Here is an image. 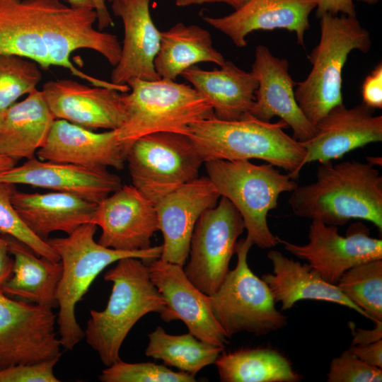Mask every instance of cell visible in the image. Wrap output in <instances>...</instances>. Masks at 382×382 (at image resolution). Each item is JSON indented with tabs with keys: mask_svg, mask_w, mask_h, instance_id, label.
<instances>
[{
	"mask_svg": "<svg viewBox=\"0 0 382 382\" xmlns=\"http://www.w3.org/2000/svg\"><path fill=\"white\" fill-rule=\"evenodd\" d=\"M13 207L30 230L46 241L50 233H71L80 226L94 221L97 203L62 192L27 193L16 190Z\"/></svg>",
	"mask_w": 382,
	"mask_h": 382,
	"instance_id": "cb8c5ba5",
	"label": "cell"
},
{
	"mask_svg": "<svg viewBox=\"0 0 382 382\" xmlns=\"http://www.w3.org/2000/svg\"><path fill=\"white\" fill-rule=\"evenodd\" d=\"M42 79L39 65L14 54H0V124L6 110L23 95L35 91Z\"/></svg>",
	"mask_w": 382,
	"mask_h": 382,
	"instance_id": "d6a6232c",
	"label": "cell"
},
{
	"mask_svg": "<svg viewBox=\"0 0 382 382\" xmlns=\"http://www.w3.org/2000/svg\"><path fill=\"white\" fill-rule=\"evenodd\" d=\"M41 91L12 105L0 124V154L30 159L44 145L54 121Z\"/></svg>",
	"mask_w": 382,
	"mask_h": 382,
	"instance_id": "4316f807",
	"label": "cell"
},
{
	"mask_svg": "<svg viewBox=\"0 0 382 382\" xmlns=\"http://www.w3.org/2000/svg\"><path fill=\"white\" fill-rule=\"evenodd\" d=\"M52 308L16 301L0 291V369L60 359Z\"/></svg>",
	"mask_w": 382,
	"mask_h": 382,
	"instance_id": "8fae6325",
	"label": "cell"
},
{
	"mask_svg": "<svg viewBox=\"0 0 382 382\" xmlns=\"http://www.w3.org/2000/svg\"><path fill=\"white\" fill-rule=\"evenodd\" d=\"M93 224L102 230L99 244L123 251L151 248L159 231L155 204L132 185H122L99 202Z\"/></svg>",
	"mask_w": 382,
	"mask_h": 382,
	"instance_id": "4fadbf2b",
	"label": "cell"
},
{
	"mask_svg": "<svg viewBox=\"0 0 382 382\" xmlns=\"http://www.w3.org/2000/svg\"><path fill=\"white\" fill-rule=\"evenodd\" d=\"M367 163L373 166H381V158L380 157H366Z\"/></svg>",
	"mask_w": 382,
	"mask_h": 382,
	"instance_id": "7dc6e473",
	"label": "cell"
},
{
	"mask_svg": "<svg viewBox=\"0 0 382 382\" xmlns=\"http://www.w3.org/2000/svg\"><path fill=\"white\" fill-rule=\"evenodd\" d=\"M349 349L365 364L382 369V340L365 345H351Z\"/></svg>",
	"mask_w": 382,
	"mask_h": 382,
	"instance_id": "f35d334b",
	"label": "cell"
},
{
	"mask_svg": "<svg viewBox=\"0 0 382 382\" xmlns=\"http://www.w3.org/2000/svg\"><path fill=\"white\" fill-rule=\"evenodd\" d=\"M177 6L180 7L188 6L195 4L224 3L232 7H235L233 0H174Z\"/></svg>",
	"mask_w": 382,
	"mask_h": 382,
	"instance_id": "ee69618b",
	"label": "cell"
},
{
	"mask_svg": "<svg viewBox=\"0 0 382 382\" xmlns=\"http://www.w3.org/2000/svg\"><path fill=\"white\" fill-rule=\"evenodd\" d=\"M337 286L374 322L382 320V260L354 266L340 278Z\"/></svg>",
	"mask_w": 382,
	"mask_h": 382,
	"instance_id": "1f68e13d",
	"label": "cell"
},
{
	"mask_svg": "<svg viewBox=\"0 0 382 382\" xmlns=\"http://www.w3.org/2000/svg\"><path fill=\"white\" fill-rule=\"evenodd\" d=\"M267 258L272 265V273L262 276L276 303L282 310H288L301 300L327 301L346 306L369 318L357 306L349 300L336 284L326 282L308 263L288 258L281 252L271 250Z\"/></svg>",
	"mask_w": 382,
	"mask_h": 382,
	"instance_id": "d4e9b609",
	"label": "cell"
},
{
	"mask_svg": "<svg viewBox=\"0 0 382 382\" xmlns=\"http://www.w3.org/2000/svg\"><path fill=\"white\" fill-rule=\"evenodd\" d=\"M362 103L372 109L382 108V64L379 62L364 80Z\"/></svg>",
	"mask_w": 382,
	"mask_h": 382,
	"instance_id": "74e56055",
	"label": "cell"
},
{
	"mask_svg": "<svg viewBox=\"0 0 382 382\" xmlns=\"http://www.w3.org/2000/svg\"><path fill=\"white\" fill-rule=\"evenodd\" d=\"M59 0H0V54H14L52 66L45 30Z\"/></svg>",
	"mask_w": 382,
	"mask_h": 382,
	"instance_id": "603a6c76",
	"label": "cell"
},
{
	"mask_svg": "<svg viewBox=\"0 0 382 382\" xmlns=\"http://www.w3.org/2000/svg\"><path fill=\"white\" fill-rule=\"evenodd\" d=\"M116 262L104 274V280L112 283L107 306L103 311L91 310L84 330L86 342L105 366L121 359V346L140 318L154 312L163 320L167 311L146 262L133 257Z\"/></svg>",
	"mask_w": 382,
	"mask_h": 382,
	"instance_id": "3957f363",
	"label": "cell"
},
{
	"mask_svg": "<svg viewBox=\"0 0 382 382\" xmlns=\"http://www.w3.org/2000/svg\"><path fill=\"white\" fill-rule=\"evenodd\" d=\"M0 183L66 192L97 204L122 185L120 178L107 168H89L37 157L1 172Z\"/></svg>",
	"mask_w": 382,
	"mask_h": 382,
	"instance_id": "d6986e66",
	"label": "cell"
},
{
	"mask_svg": "<svg viewBox=\"0 0 382 382\" xmlns=\"http://www.w3.org/2000/svg\"><path fill=\"white\" fill-rule=\"evenodd\" d=\"M6 238L0 235V289L11 277L13 259L11 257Z\"/></svg>",
	"mask_w": 382,
	"mask_h": 382,
	"instance_id": "b9f144b4",
	"label": "cell"
},
{
	"mask_svg": "<svg viewBox=\"0 0 382 382\" xmlns=\"http://www.w3.org/2000/svg\"><path fill=\"white\" fill-rule=\"evenodd\" d=\"M132 183L154 204L198 178L204 163L190 137L155 132L135 140L125 156Z\"/></svg>",
	"mask_w": 382,
	"mask_h": 382,
	"instance_id": "9c48e42d",
	"label": "cell"
},
{
	"mask_svg": "<svg viewBox=\"0 0 382 382\" xmlns=\"http://www.w3.org/2000/svg\"><path fill=\"white\" fill-rule=\"evenodd\" d=\"M361 103L347 108L343 103L332 108L315 125V133L302 142L306 150L303 166L342 158L366 144L382 141V116Z\"/></svg>",
	"mask_w": 382,
	"mask_h": 382,
	"instance_id": "ac0fdd59",
	"label": "cell"
},
{
	"mask_svg": "<svg viewBox=\"0 0 382 382\" xmlns=\"http://www.w3.org/2000/svg\"><path fill=\"white\" fill-rule=\"evenodd\" d=\"M226 59L212 45L209 32L198 25L178 23L161 32L159 51L154 60L161 79L175 81L185 70L199 62L221 66Z\"/></svg>",
	"mask_w": 382,
	"mask_h": 382,
	"instance_id": "f1b7e54d",
	"label": "cell"
},
{
	"mask_svg": "<svg viewBox=\"0 0 382 382\" xmlns=\"http://www.w3.org/2000/svg\"><path fill=\"white\" fill-rule=\"evenodd\" d=\"M2 235L13 257V267L11 277L0 291L36 304L57 307V291L63 270L62 262L40 256L22 241Z\"/></svg>",
	"mask_w": 382,
	"mask_h": 382,
	"instance_id": "83f0119b",
	"label": "cell"
},
{
	"mask_svg": "<svg viewBox=\"0 0 382 382\" xmlns=\"http://www.w3.org/2000/svg\"><path fill=\"white\" fill-rule=\"evenodd\" d=\"M97 225L88 223L66 237L46 240L59 255L63 267L57 291V324L62 347L66 350H72L84 337V330L76 318L75 308L96 277L122 258L137 257L148 263L161 255L162 245L139 251L106 248L94 240Z\"/></svg>",
	"mask_w": 382,
	"mask_h": 382,
	"instance_id": "277c9868",
	"label": "cell"
},
{
	"mask_svg": "<svg viewBox=\"0 0 382 382\" xmlns=\"http://www.w3.org/2000/svg\"><path fill=\"white\" fill-rule=\"evenodd\" d=\"M207 177L221 197L238 209L247 231L246 239L262 249L278 244L267 217L278 204L280 195L292 192L298 184L270 163L256 165L249 160H214L204 163Z\"/></svg>",
	"mask_w": 382,
	"mask_h": 382,
	"instance_id": "52a82bcc",
	"label": "cell"
},
{
	"mask_svg": "<svg viewBox=\"0 0 382 382\" xmlns=\"http://www.w3.org/2000/svg\"><path fill=\"white\" fill-rule=\"evenodd\" d=\"M54 119L89 129L116 130L125 122L122 93L71 79L49 81L41 91Z\"/></svg>",
	"mask_w": 382,
	"mask_h": 382,
	"instance_id": "e0dca14e",
	"label": "cell"
},
{
	"mask_svg": "<svg viewBox=\"0 0 382 382\" xmlns=\"http://www.w3.org/2000/svg\"><path fill=\"white\" fill-rule=\"evenodd\" d=\"M67 1L71 6L74 7L93 8L91 0H67Z\"/></svg>",
	"mask_w": 382,
	"mask_h": 382,
	"instance_id": "bcb514c9",
	"label": "cell"
},
{
	"mask_svg": "<svg viewBox=\"0 0 382 382\" xmlns=\"http://www.w3.org/2000/svg\"><path fill=\"white\" fill-rule=\"evenodd\" d=\"M382 370L360 360L349 349L330 362L328 382H381Z\"/></svg>",
	"mask_w": 382,
	"mask_h": 382,
	"instance_id": "d590c367",
	"label": "cell"
},
{
	"mask_svg": "<svg viewBox=\"0 0 382 382\" xmlns=\"http://www.w3.org/2000/svg\"><path fill=\"white\" fill-rule=\"evenodd\" d=\"M252 246L246 238L237 242L236 267L209 296L212 312L228 338L241 332L265 335L287 324L286 316L276 308L268 286L248 264Z\"/></svg>",
	"mask_w": 382,
	"mask_h": 382,
	"instance_id": "ba28073f",
	"label": "cell"
},
{
	"mask_svg": "<svg viewBox=\"0 0 382 382\" xmlns=\"http://www.w3.org/2000/svg\"><path fill=\"white\" fill-rule=\"evenodd\" d=\"M248 1V0H233L235 4L234 9L239 8L240 6L245 4Z\"/></svg>",
	"mask_w": 382,
	"mask_h": 382,
	"instance_id": "c3c4849f",
	"label": "cell"
},
{
	"mask_svg": "<svg viewBox=\"0 0 382 382\" xmlns=\"http://www.w3.org/2000/svg\"><path fill=\"white\" fill-rule=\"evenodd\" d=\"M316 16L320 18L325 13L357 16L353 0H314Z\"/></svg>",
	"mask_w": 382,
	"mask_h": 382,
	"instance_id": "ab89813d",
	"label": "cell"
},
{
	"mask_svg": "<svg viewBox=\"0 0 382 382\" xmlns=\"http://www.w3.org/2000/svg\"><path fill=\"white\" fill-rule=\"evenodd\" d=\"M150 0H116L112 2L115 16L124 26L121 54L111 73V83L125 86L132 79L156 80L159 78L154 60L161 45V31L153 22Z\"/></svg>",
	"mask_w": 382,
	"mask_h": 382,
	"instance_id": "44dd1931",
	"label": "cell"
},
{
	"mask_svg": "<svg viewBox=\"0 0 382 382\" xmlns=\"http://www.w3.org/2000/svg\"><path fill=\"white\" fill-rule=\"evenodd\" d=\"M315 8L314 0H248L228 15L204 16L203 20L238 47L246 46L249 33L277 28L295 33L297 43L303 47L309 16Z\"/></svg>",
	"mask_w": 382,
	"mask_h": 382,
	"instance_id": "ffe728a7",
	"label": "cell"
},
{
	"mask_svg": "<svg viewBox=\"0 0 382 382\" xmlns=\"http://www.w3.org/2000/svg\"><path fill=\"white\" fill-rule=\"evenodd\" d=\"M320 27L319 42L309 56L311 70L294 90L300 109L314 126L343 103L342 73L349 53L356 50L366 53L371 46L369 33L357 16L325 13Z\"/></svg>",
	"mask_w": 382,
	"mask_h": 382,
	"instance_id": "5b68a950",
	"label": "cell"
},
{
	"mask_svg": "<svg viewBox=\"0 0 382 382\" xmlns=\"http://www.w3.org/2000/svg\"><path fill=\"white\" fill-rule=\"evenodd\" d=\"M287 127L282 120L264 122L250 113L237 120L214 115L192 124L188 137L204 163L259 159L283 168L296 180L306 150L302 142L284 131Z\"/></svg>",
	"mask_w": 382,
	"mask_h": 382,
	"instance_id": "7a4b0ae2",
	"label": "cell"
},
{
	"mask_svg": "<svg viewBox=\"0 0 382 382\" xmlns=\"http://www.w3.org/2000/svg\"><path fill=\"white\" fill-rule=\"evenodd\" d=\"M17 162L11 157L0 154V173L16 166Z\"/></svg>",
	"mask_w": 382,
	"mask_h": 382,
	"instance_id": "f6af8a7d",
	"label": "cell"
},
{
	"mask_svg": "<svg viewBox=\"0 0 382 382\" xmlns=\"http://www.w3.org/2000/svg\"><path fill=\"white\" fill-rule=\"evenodd\" d=\"M221 382H299L289 360L270 347L243 348L221 353L215 361Z\"/></svg>",
	"mask_w": 382,
	"mask_h": 382,
	"instance_id": "f546056e",
	"label": "cell"
},
{
	"mask_svg": "<svg viewBox=\"0 0 382 382\" xmlns=\"http://www.w3.org/2000/svg\"><path fill=\"white\" fill-rule=\"evenodd\" d=\"M105 1H109L110 3H112V2H113L114 1H116V0H105Z\"/></svg>",
	"mask_w": 382,
	"mask_h": 382,
	"instance_id": "f907efd6",
	"label": "cell"
},
{
	"mask_svg": "<svg viewBox=\"0 0 382 382\" xmlns=\"http://www.w3.org/2000/svg\"><path fill=\"white\" fill-rule=\"evenodd\" d=\"M145 354L162 360L165 365L195 376L203 368L214 364L224 347L202 341L190 332L168 334L161 326L148 335Z\"/></svg>",
	"mask_w": 382,
	"mask_h": 382,
	"instance_id": "4dcf8cb0",
	"label": "cell"
},
{
	"mask_svg": "<svg viewBox=\"0 0 382 382\" xmlns=\"http://www.w3.org/2000/svg\"><path fill=\"white\" fill-rule=\"evenodd\" d=\"M126 151L115 130L97 133L64 120H54L36 156L42 161L71 163L89 168L122 170Z\"/></svg>",
	"mask_w": 382,
	"mask_h": 382,
	"instance_id": "7402d4cb",
	"label": "cell"
},
{
	"mask_svg": "<svg viewBox=\"0 0 382 382\" xmlns=\"http://www.w3.org/2000/svg\"><path fill=\"white\" fill-rule=\"evenodd\" d=\"M278 244L296 257L306 260L328 283L336 284L349 269L375 260H382V240L372 238L361 222L350 226L343 236L336 226L312 220L308 242L297 245L277 236Z\"/></svg>",
	"mask_w": 382,
	"mask_h": 382,
	"instance_id": "7c38bea8",
	"label": "cell"
},
{
	"mask_svg": "<svg viewBox=\"0 0 382 382\" xmlns=\"http://www.w3.org/2000/svg\"><path fill=\"white\" fill-rule=\"evenodd\" d=\"M93 8L97 15L98 28L99 30L112 25V19L108 10L105 0H91Z\"/></svg>",
	"mask_w": 382,
	"mask_h": 382,
	"instance_id": "7bdbcfd3",
	"label": "cell"
},
{
	"mask_svg": "<svg viewBox=\"0 0 382 382\" xmlns=\"http://www.w3.org/2000/svg\"><path fill=\"white\" fill-rule=\"evenodd\" d=\"M212 107L214 116L237 120L249 113L257 82L251 72L226 60L219 69L203 70L193 66L181 74Z\"/></svg>",
	"mask_w": 382,
	"mask_h": 382,
	"instance_id": "484cf974",
	"label": "cell"
},
{
	"mask_svg": "<svg viewBox=\"0 0 382 382\" xmlns=\"http://www.w3.org/2000/svg\"><path fill=\"white\" fill-rule=\"evenodd\" d=\"M146 264L152 283L166 303L163 320H180L197 339L225 348L228 338L212 312L209 296L190 282L183 267L161 258Z\"/></svg>",
	"mask_w": 382,
	"mask_h": 382,
	"instance_id": "5bb4252c",
	"label": "cell"
},
{
	"mask_svg": "<svg viewBox=\"0 0 382 382\" xmlns=\"http://www.w3.org/2000/svg\"><path fill=\"white\" fill-rule=\"evenodd\" d=\"M221 195L207 176L180 186L155 204L163 243L160 258L184 267L195 225Z\"/></svg>",
	"mask_w": 382,
	"mask_h": 382,
	"instance_id": "2e32d148",
	"label": "cell"
},
{
	"mask_svg": "<svg viewBox=\"0 0 382 382\" xmlns=\"http://www.w3.org/2000/svg\"><path fill=\"white\" fill-rule=\"evenodd\" d=\"M16 190V185L0 183V233L22 241L40 256L60 261L57 252L30 230L13 207L11 198Z\"/></svg>",
	"mask_w": 382,
	"mask_h": 382,
	"instance_id": "836d02e7",
	"label": "cell"
},
{
	"mask_svg": "<svg viewBox=\"0 0 382 382\" xmlns=\"http://www.w3.org/2000/svg\"><path fill=\"white\" fill-rule=\"evenodd\" d=\"M289 67L286 59L275 57L265 45L256 47L250 72L257 82V88L249 113L264 122L279 117L292 129V137L303 142L313 137L316 128L296 100V83L293 81Z\"/></svg>",
	"mask_w": 382,
	"mask_h": 382,
	"instance_id": "9a60e30c",
	"label": "cell"
},
{
	"mask_svg": "<svg viewBox=\"0 0 382 382\" xmlns=\"http://www.w3.org/2000/svg\"><path fill=\"white\" fill-rule=\"evenodd\" d=\"M358 1L364 2V3L367 4H375L379 0H358Z\"/></svg>",
	"mask_w": 382,
	"mask_h": 382,
	"instance_id": "681fc988",
	"label": "cell"
},
{
	"mask_svg": "<svg viewBox=\"0 0 382 382\" xmlns=\"http://www.w3.org/2000/svg\"><path fill=\"white\" fill-rule=\"evenodd\" d=\"M127 85L130 92L122 93L127 118L115 130L126 153L144 135L167 132L188 136L192 124L214 115L192 86L167 79H132Z\"/></svg>",
	"mask_w": 382,
	"mask_h": 382,
	"instance_id": "8992f818",
	"label": "cell"
},
{
	"mask_svg": "<svg viewBox=\"0 0 382 382\" xmlns=\"http://www.w3.org/2000/svg\"><path fill=\"white\" fill-rule=\"evenodd\" d=\"M288 203L300 217L336 226L362 219L382 231V176L367 162L320 163L316 180L298 185Z\"/></svg>",
	"mask_w": 382,
	"mask_h": 382,
	"instance_id": "6da1fadb",
	"label": "cell"
},
{
	"mask_svg": "<svg viewBox=\"0 0 382 382\" xmlns=\"http://www.w3.org/2000/svg\"><path fill=\"white\" fill-rule=\"evenodd\" d=\"M103 382H195V376L173 371L152 362L127 363L121 359L106 366L99 376Z\"/></svg>",
	"mask_w": 382,
	"mask_h": 382,
	"instance_id": "e575fe53",
	"label": "cell"
},
{
	"mask_svg": "<svg viewBox=\"0 0 382 382\" xmlns=\"http://www.w3.org/2000/svg\"><path fill=\"white\" fill-rule=\"evenodd\" d=\"M373 329L365 330L357 328L352 323H349V327L353 336L351 345H365L382 340V320L374 322Z\"/></svg>",
	"mask_w": 382,
	"mask_h": 382,
	"instance_id": "60d3db41",
	"label": "cell"
},
{
	"mask_svg": "<svg viewBox=\"0 0 382 382\" xmlns=\"http://www.w3.org/2000/svg\"><path fill=\"white\" fill-rule=\"evenodd\" d=\"M59 359L19 364L0 369V382H59L54 373Z\"/></svg>",
	"mask_w": 382,
	"mask_h": 382,
	"instance_id": "8d00e7d4",
	"label": "cell"
},
{
	"mask_svg": "<svg viewBox=\"0 0 382 382\" xmlns=\"http://www.w3.org/2000/svg\"><path fill=\"white\" fill-rule=\"evenodd\" d=\"M244 229L239 212L224 197L198 219L190 241V260L183 270L205 294H213L229 272L230 260Z\"/></svg>",
	"mask_w": 382,
	"mask_h": 382,
	"instance_id": "30bf717a",
	"label": "cell"
}]
</instances>
